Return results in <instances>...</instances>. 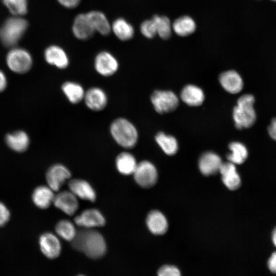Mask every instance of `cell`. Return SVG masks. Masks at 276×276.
Returning a JSON list of instances; mask_svg holds the SVG:
<instances>
[{
	"mask_svg": "<svg viewBox=\"0 0 276 276\" xmlns=\"http://www.w3.org/2000/svg\"><path fill=\"white\" fill-rule=\"evenodd\" d=\"M73 247L88 257L98 259L106 251V244L102 235L92 228H85L77 232L71 241Z\"/></svg>",
	"mask_w": 276,
	"mask_h": 276,
	"instance_id": "6da1fadb",
	"label": "cell"
},
{
	"mask_svg": "<svg viewBox=\"0 0 276 276\" xmlns=\"http://www.w3.org/2000/svg\"><path fill=\"white\" fill-rule=\"evenodd\" d=\"M111 135L115 142L125 149L134 147L138 140V132L128 120L119 118L114 120L110 126Z\"/></svg>",
	"mask_w": 276,
	"mask_h": 276,
	"instance_id": "7a4b0ae2",
	"label": "cell"
},
{
	"mask_svg": "<svg viewBox=\"0 0 276 276\" xmlns=\"http://www.w3.org/2000/svg\"><path fill=\"white\" fill-rule=\"evenodd\" d=\"M255 99L251 94L241 96L233 109V116L236 127L238 129L248 128L256 122L257 114L254 107Z\"/></svg>",
	"mask_w": 276,
	"mask_h": 276,
	"instance_id": "3957f363",
	"label": "cell"
},
{
	"mask_svg": "<svg viewBox=\"0 0 276 276\" xmlns=\"http://www.w3.org/2000/svg\"><path fill=\"white\" fill-rule=\"evenodd\" d=\"M28 27V22L19 17L6 20L0 28V39L6 47L14 46L21 38Z\"/></svg>",
	"mask_w": 276,
	"mask_h": 276,
	"instance_id": "277c9868",
	"label": "cell"
},
{
	"mask_svg": "<svg viewBox=\"0 0 276 276\" xmlns=\"http://www.w3.org/2000/svg\"><path fill=\"white\" fill-rule=\"evenodd\" d=\"M7 63L12 71L24 73L32 66V58L30 53L21 48H13L7 56Z\"/></svg>",
	"mask_w": 276,
	"mask_h": 276,
	"instance_id": "5b68a950",
	"label": "cell"
},
{
	"mask_svg": "<svg viewBox=\"0 0 276 276\" xmlns=\"http://www.w3.org/2000/svg\"><path fill=\"white\" fill-rule=\"evenodd\" d=\"M155 110L159 113H168L175 110L178 105V98L172 91L156 90L151 97Z\"/></svg>",
	"mask_w": 276,
	"mask_h": 276,
	"instance_id": "8992f818",
	"label": "cell"
},
{
	"mask_svg": "<svg viewBox=\"0 0 276 276\" xmlns=\"http://www.w3.org/2000/svg\"><path fill=\"white\" fill-rule=\"evenodd\" d=\"M133 175L136 182L145 188L154 186L157 179V172L155 166L147 160L137 163Z\"/></svg>",
	"mask_w": 276,
	"mask_h": 276,
	"instance_id": "52a82bcc",
	"label": "cell"
},
{
	"mask_svg": "<svg viewBox=\"0 0 276 276\" xmlns=\"http://www.w3.org/2000/svg\"><path fill=\"white\" fill-rule=\"evenodd\" d=\"M45 177L48 186L54 192H57L64 182L71 178V173L65 166L56 164L49 168Z\"/></svg>",
	"mask_w": 276,
	"mask_h": 276,
	"instance_id": "ba28073f",
	"label": "cell"
},
{
	"mask_svg": "<svg viewBox=\"0 0 276 276\" xmlns=\"http://www.w3.org/2000/svg\"><path fill=\"white\" fill-rule=\"evenodd\" d=\"M94 66L101 76L108 77L113 75L119 68V62L115 57L107 51H102L96 56Z\"/></svg>",
	"mask_w": 276,
	"mask_h": 276,
	"instance_id": "9c48e42d",
	"label": "cell"
},
{
	"mask_svg": "<svg viewBox=\"0 0 276 276\" xmlns=\"http://www.w3.org/2000/svg\"><path fill=\"white\" fill-rule=\"evenodd\" d=\"M76 225L85 228L100 227L105 224V219L102 214L95 209L84 210L74 218Z\"/></svg>",
	"mask_w": 276,
	"mask_h": 276,
	"instance_id": "30bf717a",
	"label": "cell"
},
{
	"mask_svg": "<svg viewBox=\"0 0 276 276\" xmlns=\"http://www.w3.org/2000/svg\"><path fill=\"white\" fill-rule=\"evenodd\" d=\"M53 203L67 215L72 216L79 207L77 197L70 191H63L55 195Z\"/></svg>",
	"mask_w": 276,
	"mask_h": 276,
	"instance_id": "8fae6325",
	"label": "cell"
},
{
	"mask_svg": "<svg viewBox=\"0 0 276 276\" xmlns=\"http://www.w3.org/2000/svg\"><path fill=\"white\" fill-rule=\"evenodd\" d=\"M72 30L74 36L82 40L90 39L96 32L87 13H80L75 17Z\"/></svg>",
	"mask_w": 276,
	"mask_h": 276,
	"instance_id": "7c38bea8",
	"label": "cell"
},
{
	"mask_svg": "<svg viewBox=\"0 0 276 276\" xmlns=\"http://www.w3.org/2000/svg\"><path fill=\"white\" fill-rule=\"evenodd\" d=\"M40 250L49 259L57 258L60 254L61 245L58 238L51 233L41 235L39 239Z\"/></svg>",
	"mask_w": 276,
	"mask_h": 276,
	"instance_id": "4fadbf2b",
	"label": "cell"
},
{
	"mask_svg": "<svg viewBox=\"0 0 276 276\" xmlns=\"http://www.w3.org/2000/svg\"><path fill=\"white\" fill-rule=\"evenodd\" d=\"M83 100L86 106L93 111L103 110L107 103V96L101 88L93 87L85 92Z\"/></svg>",
	"mask_w": 276,
	"mask_h": 276,
	"instance_id": "5bb4252c",
	"label": "cell"
},
{
	"mask_svg": "<svg viewBox=\"0 0 276 276\" xmlns=\"http://www.w3.org/2000/svg\"><path fill=\"white\" fill-rule=\"evenodd\" d=\"M68 188L77 198L94 202L96 199L95 191L86 180L81 179H73L68 183Z\"/></svg>",
	"mask_w": 276,
	"mask_h": 276,
	"instance_id": "9a60e30c",
	"label": "cell"
},
{
	"mask_svg": "<svg viewBox=\"0 0 276 276\" xmlns=\"http://www.w3.org/2000/svg\"><path fill=\"white\" fill-rule=\"evenodd\" d=\"M222 164L221 159L218 155L213 152H206L200 156L198 167L203 175L209 176L218 172Z\"/></svg>",
	"mask_w": 276,
	"mask_h": 276,
	"instance_id": "2e32d148",
	"label": "cell"
},
{
	"mask_svg": "<svg viewBox=\"0 0 276 276\" xmlns=\"http://www.w3.org/2000/svg\"><path fill=\"white\" fill-rule=\"evenodd\" d=\"M44 58L50 64L63 69L69 64V58L65 51L60 47L56 45L48 47L44 52Z\"/></svg>",
	"mask_w": 276,
	"mask_h": 276,
	"instance_id": "e0dca14e",
	"label": "cell"
},
{
	"mask_svg": "<svg viewBox=\"0 0 276 276\" xmlns=\"http://www.w3.org/2000/svg\"><path fill=\"white\" fill-rule=\"evenodd\" d=\"M219 80L222 87L228 93L237 94L243 89V80L235 71L231 70L222 73Z\"/></svg>",
	"mask_w": 276,
	"mask_h": 276,
	"instance_id": "ac0fdd59",
	"label": "cell"
},
{
	"mask_svg": "<svg viewBox=\"0 0 276 276\" xmlns=\"http://www.w3.org/2000/svg\"><path fill=\"white\" fill-rule=\"evenodd\" d=\"M222 180L229 190H235L241 185V179L236 170L235 165L231 162L222 163L219 171Z\"/></svg>",
	"mask_w": 276,
	"mask_h": 276,
	"instance_id": "d6986e66",
	"label": "cell"
},
{
	"mask_svg": "<svg viewBox=\"0 0 276 276\" xmlns=\"http://www.w3.org/2000/svg\"><path fill=\"white\" fill-rule=\"evenodd\" d=\"M146 224L149 231L155 235H162L168 228V222L165 216L159 211H151L146 219Z\"/></svg>",
	"mask_w": 276,
	"mask_h": 276,
	"instance_id": "ffe728a7",
	"label": "cell"
},
{
	"mask_svg": "<svg viewBox=\"0 0 276 276\" xmlns=\"http://www.w3.org/2000/svg\"><path fill=\"white\" fill-rule=\"evenodd\" d=\"M54 192L48 186H40L34 190L32 200L36 206L42 209H47L53 202Z\"/></svg>",
	"mask_w": 276,
	"mask_h": 276,
	"instance_id": "44dd1931",
	"label": "cell"
},
{
	"mask_svg": "<svg viewBox=\"0 0 276 276\" xmlns=\"http://www.w3.org/2000/svg\"><path fill=\"white\" fill-rule=\"evenodd\" d=\"M182 101L188 105L197 106L200 105L204 100L203 90L194 85H187L182 89L180 94Z\"/></svg>",
	"mask_w": 276,
	"mask_h": 276,
	"instance_id": "7402d4cb",
	"label": "cell"
},
{
	"mask_svg": "<svg viewBox=\"0 0 276 276\" xmlns=\"http://www.w3.org/2000/svg\"><path fill=\"white\" fill-rule=\"evenodd\" d=\"M86 13L95 32L104 36L110 33L111 31V24L103 12L93 10Z\"/></svg>",
	"mask_w": 276,
	"mask_h": 276,
	"instance_id": "603a6c76",
	"label": "cell"
},
{
	"mask_svg": "<svg viewBox=\"0 0 276 276\" xmlns=\"http://www.w3.org/2000/svg\"><path fill=\"white\" fill-rule=\"evenodd\" d=\"M137 163L135 157L130 152L124 151L120 153L116 159V166L122 174H133Z\"/></svg>",
	"mask_w": 276,
	"mask_h": 276,
	"instance_id": "cb8c5ba5",
	"label": "cell"
},
{
	"mask_svg": "<svg viewBox=\"0 0 276 276\" xmlns=\"http://www.w3.org/2000/svg\"><path fill=\"white\" fill-rule=\"evenodd\" d=\"M5 140L9 148L18 152L26 150L30 142L28 135L22 131H17L8 134L6 136Z\"/></svg>",
	"mask_w": 276,
	"mask_h": 276,
	"instance_id": "d4e9b609",
	"label": "cell"
},
{
	"mask_svg": "<svg viewBox=\"0 0 276 276\" xmlns=\"http://www.w3.org/2000/svg\"><path fill=\"white\" fill-rule=\"evenodd\" d=\"M111 30L116 36L122 41L131 39L134 34L133 26L123 18L116 19L111 25Z\"/></svg>",
	"mask_w": 276,
	"mask_h": 276,
	"instance_id": "484cf974",
	"label": "cell"
},
{
	"mask_svg": "<svg viewBox=\"0 0 276 276\" xmlns=\"http://www.w3.org/2000/svg\"><path fill=\"white\" fill-rule=\"evenodd\" d=\"M61 88L68 100L72 104H77L83 100L85 91L80 84L67 81L62 84Z\"/></svg>",
	"mask_w": 276,
	"mask_h": 276,
	"instance_id": "4316f807",
	"label": "cell"
},
{
	"mask_svg": "<svg viewBox=\"0 0 276 276\" xmlns=\"http://www.w3.org/2000/svg\"><path fill=\"white\" fill-rule=\"evenodd\" d=\"M231 152L227 155L228 162L235 165L243 163L248 157V151L246 146L238 142H232L229 145Z\"/></svg>",
	"mask_w": 276,
	"mask_h": 276,
	"instance_id": "83f0119b",
	"label": "cell"
},
{
	"mask_svg": "<svg viewBox=\"0 0 276 276\" xmlns=\"http://www.w3.org/2000/svg\"><path fill=\"white\" fill-rule=\"evenodd\" d=\"M172 28L177 35L186 36L194 32L196 29V24L191 17L183 16L176 19L174 21Z\"/></svg>",
	"mask_w": 276,
	"mask_h": 276,
	"instance_id": "f1b7e54d",
	"label": "cell"
},
{
	"mask_svg": "<svg viewBox=\"0 0 276 276\" xmlns=\"http://www.w3.org/2000/svg\"><path fill=\"white\" fill-rule=\"evenodd\" d=\"M155 140L166 154L172 155L177 152L178 143L173 136L159 132L155 136Z\"/></svg>",
	"mask_w": 276,
	"mask_h": 276,
	"instance_id": "f546056e",
	"label": "cell"
},
{
	"mask_svg": "<svg viewBox=\"0 0 276 276\" xmlns=\"http://www.w3.org/2000/svg\"><path fill=\"white\" fill-rule=\"evenodd\" d=\"M55 231L60 237L68 241H72L77 233L74 224L68 220L59 221L55 226Z\"/></svg>",
	"mask_w": 276,
	"mask_h": 276,
	"instance_id": "4dcf8cb0",
	"label": "cell"
},
{
	"mask_svg": "<svg viewBox=\"0 0 276 276\" xmlns=\"http://www.w3.org/2000/svg\"><path fill=\"white\" fill-rule=\"evenodd\" d=\"M152 19L155 25L157 34L163 39L169 38L172 31V26L169 19L166 16L154 15Z\"/></svg>",
	"mask_w": 276,
	"mask_h": 276,
	"instance_id": "1f68e13d",
	"label": "cell"
},
{
	"mask_svg": "<svg viewBox=\"0 0 276 276\" xmlns=\"http://www.w3.org/2000/svg\"><path fill=\"white\" fill-rule=\"evenodd\" d=\"M3 2L15 16L24 15L27 12V0H3Z\"/></svg>",
	"mask_w": 276,
	"mask_h": 276,
	"instance_id": "d6a6232c",
	"label": "cell"
},
{
	"mask_svg": "<svg viewBox=\"0 0 276 276\" xmlns=\"http://www.w3.org/2000/svg\"><path fill=\"white\" fill-rule=\"evenodd\" d=\"M140 31L147 38H151L155 36L157 33L155 25L152 18L144 21L141 25Z\"/></svg>",
	"mask_w": 276,
	"mask_h": 276,
	"instance_id": "836d02e7",
	"label": "cell"
},
{
	"mask_svg": "<svg viewBox=\"0 0 276 276\" xmlns=\"http://www.w3.org/2000/svg\"><path fill=\"white\" fill-rule=\"evenodd\" d=\"M159 276H178L180 275L179 269L171 265H165L162 267L158 271Z\"/></svg>",
	"mask_w": 276,
	"mask_h": 276,
	"instance_id": "e575fe53",
	"label": "cell"
},
{
	"mask_svg": "<svg viewBox=\"0 0 276 276\" xmlns=\"http://www.w3.org/2000/svg\"><path fill=\"white\" fill-rule=\"evenodd\" d=\"M10 213L7 206L0 201V227L4 225L9 220Z\"/></svg>",
	"mask_w": 276,
	"mask_h": 276,
	"instance_id": "d590c367",
	"label": "cell"
},
{
	"mask_svg": "<svg viewBox=\"0 0 276 276\" xmlns=\"http://www.w3.org/2000/svg\"><path fill=\"white\" fill-rule=\"evenodd\" d=\"M267 131L269 136L276 141V117L271 120L267 128Z\"/></svg>",
	"mask_w": 276,
	"mask_h": 276,
	"instance_id": "8d00e7d4",
	"label": "cell"
},
{
	"mask_svg": "<svg viewBox=\"0 0 276 276\" xmlns=\"http://www.w3.org/2000/svg\"><path fill=\"white\" fill-rule=\"evenodd\" d=\"M58 3L62 6L72 9L77 7L81 2V0H57Z\"/></svg>",
	"mask_w": 276,
	"mask_h": 276,
	"instance_id": "74e56055",
	"label": "cell"
},
{
	"mask_svg": "<svg viewBox=\"0 0 276 276\" xmlns=\"http://www.w3.org/2000/svg\"><path fill=\"white\" fill-rule=\"evenodd\" d=\"M268 267L271 272L276 273V252H273L269 259Z\"/></svg>",
	"mask_w": 276,
	"mask_h": 276,
	"instance_id": "f35d334b",
	"label": "cell"
},
{
	"mask_svg": "<svg viewBox=\"0 0 276 276\" xmlns=\"http://www.w3.org/2000/svg\"><path fill=\"white\" fill-rule=\"evenodd\" d=\"M7 85V79L5 74L0 70V92L3 91Z\"/></svg>",
	"mask_w": 276,
	"mask_h": 276,
	"instance_id": "ab89813d",
	"label": "cell"
},
{
	"mask_svg": "<svg viewBox=\"0 0 276 276\" xmlns=\"http://www.w3.org/2000/svg\"><path fill=\"white\" fill-rule=\"evenodd\" d=\"M272 240L274 245L276 247V228L273 231L272 235Z\"/></svg>",
	"mask_w": 276,
	"mask_h": 276,
	"instance_id": "60d3db41",
	"label": "cell"
},
{
	"mask_svg": "<svg viewBox=\"0 0 276 276\" xmlns=\"http://www.w3.org/2000/svg\"><path fill=\"white\" fill-rule=\"evenodd\" d=\"M272 2H276V0H271Z\"/></svg>",
	"mask_w": 276,
	"mask_h": 276,
	"instance_id": "b9f144b4",
	"label": "cell"
}]
</instances>
